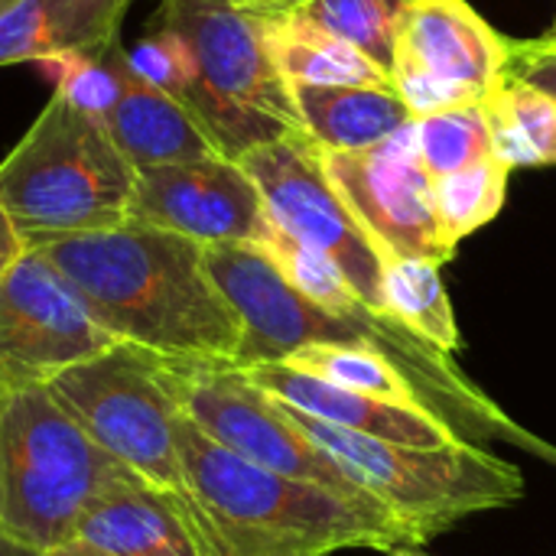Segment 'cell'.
<instances>
[{
  "label": "cell",
  "mask_w": 556,
  "mask_h": 556,
  "mask_svg": "<svg viewBox=\"0 0 556 556\" xmlns=\"http://www.w3.org/2000/svg\"><path fill=\"white\" fill-rule=\"evenodd\" d=\"M130 476L46 384L0 388V525L16 544L42 556L72 541L91 505Z\"/></svg>",
  "instance_id": "cell-5"
},
{
  "label": "cell",
  "mask_w": 556,
  "mask_h": 556,
  "mask_svg": "<svg viewBox=\"0 0 556 556\" xmlns=\"http://www.w3.org/2000/svg\"><path fill=\"white\" fill-rule=\"evenodd\" d=\"M0 556H39V554H33L29 547L16 544V541L3 531V525H0Z\"/></svg>",
  "instance_id": "cell-34"
},
{
  "label": "cell",
  "mask_w": 556,
  "mask_h": 556,
  "mask_svg": "<svg viewBox=\"0 0 556 556\" xmlns=\"http://www.w3.org/2000/svg\"><path fill=\"white\" fill-rule=\"evenodd\" d=\"M391 556H427V554H417V551H410V547H397V551H391Z\"/></svg>",
  "instance_id": "cell-35"
},
{
  "label": "cell",
  "mask_w": 556,
  "mask_h": 556,
  "mask_svg": "<svg viewBox=\"0 0 556 556\" xmlns=\"http://www.w3.org/2000/svg\"><path fill=\"white\" fill-rule=\"evenodd\" d=\"M508 179H511V166L498 156H489L453 176L433 179L437 215L450 248H459L463 238H469L502 212L508 195Z\"/></svg>",
  "instance_id": "cell-25"
},
{
  "label": "cell",
  "mask_w": 556,
  "mask_h": 556,
  "mask_svg": "<svg viewBox=\"0 0 556 556\" xmlns=\"http://www.w3.org/2000/svg\"><path fill=\"white\" fill-rule=\"evenodd\" d=\"M130 222L182 235L202 248H267L277 235L261 189L238 160L225 156L140 169Z\"/></svg>",
  "instance_id": "cell-14"
},
{
  "label": "cell",
  "mask_w": 556,
  "mask_h": 556,
  "mask_svg": "<svg viewBox=\"0 0 556 556\" xmlns=\"http://www.w3.org/2000/svg\"><path fill=\"white\" fill-rule=\"evenodd\" d=\"M134 0H0V65L101 52Z\"/></svg>",
  "instance_id": "cell-17"
},
{
  "label": "cell",
  "mask_w": 556,
  "mask_h": 556,
  "mask_svg": "<svg viewBox=\"0 0 556 556\" xmlns=\"http://www.w3.org/2000/svg\"><path fill=\"white\" fill-rule=\"evenodd\" d=\"M492 150L515 166H554L556 163V101L547 94L502 78L482 101Z\"/></svg>",
  "instance_id": "cell-21"
},
{
  "label": "cell",
  "mask_w": 556,
  "mask_h": 556,
  "mask_svg": "<svg viewBox=\"0 0 556 556\" xmlns=\"http://www.w3.org/2000/svg\"><path fill=\"white\" fill-rule=\"evenodd\" d=\"M414 134H417V156L430 173V179L453 176L466 166L495 156L482 104L417 117Z\"/></svg>",
  "instance_id": "cell-26"
},
{
  "label": "cell",
  "mask_w": 556,
  "mask_h": 556,
  "mask_svg": "<svg viewBox=\"0 0 556 556\" xmlns=\"http://www.w3.org/2000/svg\"><path fill=\"white\" fill-rule=\"evenodd\" d=\"M283 365L306 371L326 384H336L342 391H355V394H368L378 401H391V404H410V407H424L420 391L414 388V381L384 355L368 352V349H342V345H306L296 349ZM433 414V410H430Z\"/></svg>",
  "instance_id": "cell-22"
},
{
  "label": "cell",
  "mask_w": 556,
  "mask_h": 556,
  "mask_svg": "<svg viewBox=\"0 0 556 556\" xmlns=\"http://www.w3.org/2000/svg\"><path fill=\"white\" fill-rule=\"evenodd\" d=\"M505 75L556 101V39H508Z\"/></svg>",
  "instance_id": "cell-30"
},
{
  "label": "cell",
  "mask_w": 556,
  "mask_h": 556,
  "mask_svg": "<svg viewBox=\"0 0 556 556\" xmlns=\"http://www.w3.org/2000/svg\"><path fill=\"white\" fill-rule=\"evenodd\" d=\"M166 375L182 417L218 446L270 472L323 485L352 502L378 505L323 450H316L290 420L287 407L257 388L235 362L166 358Z\"/></svg>",
  "instance_id": "cell-9"
},
{
  "label": "cell",
  "mask_w": 556,
  "mask_h": 556,
  "mask_svg": "<svg viewBox=\"0 0 556 556\" xmlns=\"http://www.w3.org/2000/svg\"><path fill=\"white\" fill-rule=\"evenodd\" d=\"M287 414L316 450H323L365 495L410 525L424 544L469 515L508 508L525 495L521 469L482 446H397L323 424L293 407H287Z\"/></svg>",
  "instance_id": "cell-7"
},
{
  "label": "cell",
  "mask_w": 556,
  "mask_h": 556,
  "mask_svg": "<svg viewBox=\"0 0 556 556\" xmlns=\"http://www.w3.org/2000/svg\"><path fill=\"white\" fill-rule=\"evenodd\" d=\"M75 538L114 556H205L182 495L137 476L101 495Z\"/></svg>",
  "instance_id": "cell-16"
},
{
  "label": "cell",
  "mask_w": 556,
  "mask_h": 556,
  "mask_svg": "<svg viewBox=\"0 0 556 556\" xmlns=\"http://www.w3.org/2000/svg\"><path fill=\"white\" fill-rule=\"evenodd\" d=\"M124 62L140 85L173 94L176 101H186L189 88L195 85L192 49L179 33L166 26H153L134 46H124Z\"/></svg>",
  "instance_id": "cell-29"
},
{
  "label": "cell",
  "mask_w": 556,
  "mask_h": 556,
  "mask_svg": "<svg viewBox=\"0 0 556 556\" xmlns=\"http://www.w3.org/2000/svg\"><path fill=\"white\" fill-rule=\"evenodd\" d=\"M303 130L326 153L368 150L417 117L397 88L375 85H290Z\"/></svg>",
  "instance_id": "cell-18"
},
{
  "label": "cell",
  "mask_w": 556,
  "mask_h": 556,
  "mask_svg": "<svg viewBox=\"0 0 556 556\" xmlns=\"http://www.w3.org/2000/svg\"><path fill=\"white\" fill-rule=\"evenodd\" d=\"M59 407L137 479L182 495L179 424L166 358L114 342L46 381Z\"/></svg>",
  "instance_id": "cell-8"
},
{
  "label": "cell",
  "mask_w": 556,
  "mask_h": 556,
  "mask_svg": "<svg viewBox=\"0 0 556 556\" xmlns=\"http://www.w3.org/2000/svg\"><path fill=\"white\" fill-rule=\"evenodd\" d=\"M42 556H114V554H108V551H101V547H94V544L81 541V538H72V541H65V544H59V547L46 551Z\"/></svg>",
  "instance_id": "cell-32"
},
{
  "label": "cell",
  "mask_w": 556,
  "mask_h": 556,
  "mask_svg": "<svg viewBox=\"0 0 556 556\" xmlns=\"http://www.w3.org/2000/svg\"><path fill=\"white\" fill-rule=\"evenodd\" d=\"M153 26L179 33L195 59L186 108L225 160L300 134L303 121L274 62L264 13L228 0H160Z\"/></svg>",
  "instance_id": "cell-6"
},
{
  "label": "cell",
  "mask_w": 556,
  "mask_h": 556,
  "mask_svg": "<svg viewBox=\"0 0 556 556\" xmlns=\"http://www.w3.org/2000/svg\"><path fill=\"white\" fill-rule=\"evenodd\" d=\"M508 36L466 0H407L391 81L414 117L482 104L505 78Z\"/></svg>",
  "instance_id": "cell-11"
},
{
  "label": "cell",
  "mask_w": 556,
  "mask_h": 556,
  "mask_svg": "<svg viewBox=\"0 0 556 556\" xmlns=\"http://www.w3.org/2000/svg\"><path fill=\"white\" fill-rule=\"evenodd\" d=\"M134 189L108 127L59 91L0 163V205L29 251L127 225Z\"/></svg>",
  "instance_id": "cell-4"
},
{
  "label": "cell",
  "mask_w": 556,
  "mask_h": 556,
  "mask_svg": "<svg viewBox=\"0 0 556 556\" xmlns=\"http://www.w3.org/2000/svg\"><path fill=\"white\" fill-rule=\"evenodd\" d=\"M26 251H29V248L23 244L20 231L13 228V222H10V215H7V208L0 205V277H3Z\"/></svg>",
  "instance_id": "cell-31"
},
{
  "label": "cell",
  "mask_w": 556,
  "mask_h": 556,
  "mask_svg": "<svg viewBox=\"0 0 556 556\" xmlns=\"http://www.w3.org/2000/svg\"><path fill=\"white\" fill-rule=\"evenodd\" d=\"M238 163L261 189L270 222L293 241L329 257L365 306L388 313V261L332 189L323 169V150L309 140V134L300 130L261 143Z\"/></svg>",
  "instance_id": "cell-10"
},
{
  "label": "cell",
  "mask_w": 556,
  "mask_h": 556,
  "mask_svg": "<svg viewBox=\"0 0 556 556\" xmlns=\"http://www.w3.org/2000/svg\"><path fill=\"white\" fill-rule=\"evenodd\" d=\"M55 75V91L65 94L75 108L88 111L91 117L104 121L114 104L124 94V85L130 78L127 62H124V42H111L101 52L88 55H65L42 62Z\"/></svg>",
  "instance_id": "cell-27"
},
{
  "label": "cell",
  "mask_w": 556,
  "mask_h": 556,
  "mask_svg": "<svg viewBox=\"0 0 556 556\" xmlns=\"http://www.w3.org/2000/svg\"><path fill=\"white\" fill-rule=\"evenodd\" d=\"M241 10H254V13H274V10H283V0H228Z\"/></svg>",
  "instance_id": "cell-33"
},
{
  "label": "cell",
  "mask_w": 556,
  "mask_h": 556,
  "mask_svg": "<svg viewBox=\"0 0 556 556\" xmlns=\"http://www.w3.org/2000/svg\"><path fill=\"white\" fill-rule=\"evenodd\" d=\"M547 36H554L556 39V20H554V26H551V33H547Z\"/></svg>",
  "instance_id": "cell-37"
},
{
  "label": "cell",
  "mask_w": 556,
  "mask_h": 556,
  "mask_svg": "<svg viewBox=\"0 0 556 556\" xmlns=\"http://www.w3.org/2000/svg\"><path fill=\"white\" fill-rule=\"evenodd\" d=\"M244 371L257 388H264L280 404H287L306 417H316L323 424L352 430L358 437H371V440L397 443V446H420V450H440V446L463 443L450 430V424H443L437 414H430L424 407L391 404V401H378L368 394L342 391V388L326 384V381H319L306 371H296L283 362L254 365Z\"/></svg>",
  "instance_id": "cell-15"
},
{
  "label": "cell",
  "mask_w": 556,
  "mask_h": 556,
  "mask_svg": "<svg viewBox=\"0 0 556 556\" xmlns=\"http://www.w3.org/2000/svg\"><path fill=\"white\" fill-rule=\"evenodd\" d=\"M300 3H306V0H283V10H290V7H300Z\"/></svg>",
  "instance_id": "cell-36"
},
{
  "label": "cell",
  "mask_w": 556,
  "mask_h": 556,
  "mask_svg": "<svg viewBox=\"0 0 556 556\" xmlns=\"http://www.w3.org/2000/svg\"><path fill=\"white\" fill-rule=\"evenodd\" d=\"M101 124L137 173L166 163L222 156L182 101L140 85L134 75L127 78L121 101Z\"/></svg>",
  "instance_id": "cell-19"
},
{
  "label": "cell",
  "mask_w": 556,
  "mask_h": 556,
  "mask_svg": "<svg viewBox=\"0 0 556 556\" xmlns=\"http://www.w3.org/2000/svg\"><path fill=\"white\" fill-rule=\"evenodd\" d=\"M267 42L287 85H375L394 88L371 59H365L349 42L296 20L290 10L264 13Z\"/></svg>",
  "instance_id": "cell-20"
},
{
  "label": "cell",
  "mask_w": 556,
  "mask_h": 556,
  "mask_svg": "<svg viewBox=\"0 0 556 556\" xmlns=\"http://www.w3.org/2000/svg\"><path fill=\"white\" fill-rule=\"evenodd\" d=\"M42 251L114 339L166 358H225L241 319L205 267V248L140 222L49 241Z\"/></svg>",
  "instance_id": "cell-2"
},
{
  "label": "cell",
  "mask_w": 556,
  "mask_h": 556,
  "mask_svg": "<svg viewBox=\"0 0 556 556\" xmlns=\"http://www.w3.org/2000/svg\"><path fill=\"white\" fill-rule=\"evenodd\" d=\"M182 502L205 556H329L345 547L397 551L424 544L381 505L254 466L179 424Z\"/></svg>",
  "instance_id": "cell-3"
},
{
  "label": "cell",
  "mask_w": 556,
  "mask_h": 556,
  "mask_svg": "<svg viewBox=\"0 0 556 556\" xmlns=\"http://www.w3.org/2000/svg\"><path fill=\"white\" fill-rule=\"evenodd\" d=\"M384 296L388 313L437 345L443 355L459 352V323L446 287L440 280V267L430 261H388L384 270Z\"/></svg>",
  "instance_id": "cell-23"
},
{
  "label": "cell",
  "mask_w": 556,
  "mask_h": 556,
  "mask_svg": "<svg viewBox=\"0 0 556 556\" xmlns=\"http://www.w3.org/2000/svg\"><path fill=\"white\" fill-rule=\"evenodd\" d=\"M261 251L280 267V274H283L306 300L319 303L323 309L345 313V309H352V306L362 303V300L355 296V290L349 287V280L342 277V270H339L329 257H323V254H316L313 248L293 241V238L283 235L280 228H277V235H274V241H270L267 248H261Z\"/></svg>",
  "instance_id": "cell-28"
},
{
  "label": "cell",
  "mask_w": 556,
  "mask_h": 556,
  "mask_svg": "<svg viewBox=\"0 0 556 556\" xmlns=\"http://www.w3.org/2000/svg\"><path fill=\"white\" fill-rule=\"evenodd\" d=\"M407 0H306L290 13L371 59L384 75L394 68L397 23Z\"/></svg>",
  "instance_id": "cell-24"
},
{
  "label": "cell",
  "mask_w": 556,
  "mask_h": 556,
  "mask_svg": "<svg viewBox=\"0 0 556 556\" xmlns=\"http://www.w3.org/2000/svg\"><path fill=\"white\" fill-rule=\"evenodd\" d=\"M205 267L241 319V342L231 358L238 368L287 362L306 345L368 349L391 358L414 381L424 404L450 424L463 443L482 446L489 440H515L538 446L476 381L466 378L453 355H443L397 316L365 303L345 313L323 309L251 244H212L205 248Z\"/></svg>",
  "instance_id": "cell-1"
},
{
  "label": "cell",
  "mask_w": 556,
  "mask_h": 556,
  "mask_svg": "<svg viewBox=\"0 0 556 556\" xmlns=\"http://www.w3.org/2000/svg\"><path fill=\"white\" fill-rule=\"evenodd\" d=\"M111 345L42 251H26L0 277V388L46 384Z\"/></svg>",
  "instance_id": "cell-13"
},
{
  "label": "cell",
  "mask_w": 556,
  "mask_h": 556,
  "mask_svg": "<svg viewBox=\"0 0 556 556\" xmlns=\"http://www.w3.org/2000/svg\"><path fill=\"white\" fill-rule=\"evenodd\" d=\"M323 169L384 261L443 267L456 254L440 228L433 179L417 156L414 124L368 150H323Z\"/></svg>",
  "instance_id": "cell-12"
}]
</instances>
